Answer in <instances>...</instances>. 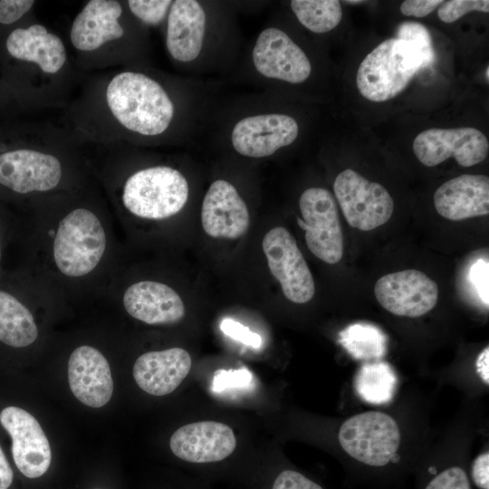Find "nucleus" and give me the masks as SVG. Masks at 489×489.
<instances>
[{"label": "nucleus", "instance_id": "nucleus-16", "mask_svg": "<svg viewBox=\"0 0 489 489\" xmlns=\"http://www.w3.org/2000/svg\"><path fill=\"white\" fill-rule=\"evenodd\" d=\"M170 449L182 460L211 463L229 456L236 446L233 429L216 421H199L177 429L170 437Z\"/></svg>", "mask_w": 489, "mask_h": 489}, {"label": "nucleus", "instance_id": "nucleus-31", "mask_svg": "<svg viewBox=\"0 0 489 489\" xmlns=\"http://www.w3.org/2000/svg\"><path fill=\"white\" fill-rule=\"evenodd\" d=\"M426 489H471L465 472L458 466L446 469L432 479Z\"/></svg>", "mask_w": 489, "mask_h": 489}, {"label": "nucleus", "instance_id": "nucleus-1", "mask_svg": "<svg viewBox=\"0 0 489 489\" xmlns=\"http://www.w3.org/2000/svg\"><path fill=\"white\" fill-rule=\"evenodd\" d=\"M104 102L113 121L143 136L162 134L174 117V104L162 85L137 72L113 75L105 87Z\"/></svg>", "mask_w": 489, "mask_h": 489}, {"label": "nucleus", "instance_id": "nucleus-12", "mask_svg": "<svg viewBox=\"0 0 489 489\" xmlns=\"http://www.w3.org/2000/svg\"><path fill=\"white\" fill-rule=\"evenodd\" d=\"M0 423L12 438L13 458L19 471L28 478L44 475L52 451L37 419L26 410L10 406L1 411Z\"/></svg>", "mask_w": 489, "mask_h": 489}, {"label": "nucleus", "instance_id": "nucleus-41", "mask_svg": "<svg viewBox=\"0 0 489 489\" xmlns=\"http://www.w3.org/2000/svg\"><path fill=\"white\" fill-rule=\"evenodd\" d=\"M345 3H347V4H358V3H363V1H361V0H359V1H357V0H355V1H345Z\"/></svg>", "mask_w": 489, "mask_h": 489}, {"label": "nucleus", "instance_id": "nucleus-19", "mask_svg": "<svg viewBox=\"0 0 489 489\" xmlns=\"http://www.w3.org/2000/svg\"><path fill=\"white\" fill-rule=\"evenodd\" d=\"M122 6L116 0H91L72 21L70 41L83 53H91L120 39L124 29L120 23Z\"/></svg>", "mask_w": 489, "mask_h": 489}, {"label": "nucleus", "instance_id": "nucleus-14", "mask_svg": "<svg viewBox=\"0 0 489 489\" xmlns=\"http://www.w3.org/2000/svg\"><path fill=\"white\" fill-rule=\"evenodd\" d=\"M298 133V124L289 115L259 114L240 120L232 130L231 140L239 154L264 158L292 144Z\"/></svg>", "mask_w": 489, "mask_h": 489}, {"label": "nucleus", "instance_id": "nucleus-25", "mask_svg": "<svg viewBox=\"0 0 489 489\" xmlns=\"http://www.w3.org/2000/svg\"><path fill=\"white\" fill-rule=\"evenodd\" d=\"M398 377L389 364L383 361L366 362L358 371L354 388L364 401L382 405L389 403L395 394Z\"/></svg>", "mask_w": 489, "mask_h": 489}, {"label": "nucleus", "instance_id": "nucleus-10", "mask_svg": "<svg viewBox=\"0 0 489 489\" xmlns=\"http://www.w3.org/2000/svg\"><path fill=\"white\" fill-rule=\"evenodd\" d=\"M413 151L427 167H434L454 158L460 166L468 168L485 159L489 142L482 131L473 127L431 128L415 138Z\"/></svg>", "mask_w": 489, "mask_h": 489}, {"label": "nucleus", "instance_id": "nucleus-23", "mask_svg": "<svg viewBox=\"0 0 489 489\" xmlns=\"http://www.w3.org/2000/svg\"><path fill=\"white\" fill-rule=\"evenodd\" d=\"M206 22V13L197 1L172 2L168 14L166 45L175 60L191 62L199 55Z\"/></svg>", "mask_w": 489, "mask_h": 489}, {"label": "nucleus", "instance_id": "nucleus-5", "mask_svg": "<svg viewBox=\"0 0 489 489\" xmlns=\"http://www.w3.org/2000/svg\"><path fill=\"white\" fill-rule=\"evenodd\" d=\"M63 168L56 155L0 137V187L19 195L47 192L61 183Z\"/></svg>", "mask_w": 489, "mask_h": 489}, {"label": "nucleus", "instance_id": "nucleus-35", "mask_svg": "<svg viewBox=\"0 0 489 489\" xmlns=\"http://www.w3.org/2000/svg\"><path fill=\"white\" fill-rule=\"evenodd\" d=\"M223 332L246 345L259 347L261 338L256 333L252 332L247 327L243 326L231 319H225L221 323Z\"/></svg>", "mask_w": 489, "mask_h": 489}, {"label": "nucleus", "instance_id": "nucleus-27", "mask_svg": "<svg viewBox=\"0 0 489 489\" xmlns=\"http://www.w3.org/2000/svg\"><path fill=\"white\" fill-rule=\"evenodd\" d=\"M291 7L299 22L313 33H327L340 22L342 11L337 0H292Z\"/></svg>", "mask_w": 489, "mask_h": 489}, {"label": "nucleus", "instance_id": "nucleus-37", "mask_svg": "<svg viewBox=\"0 0 489 489\" xmlns=\"http://www.w3.org/2000/svg\"><path fill=\"white\" fill-rule=\"evenodd\" d=\"M472 479L481 489H489V453L478 455L472 465Z\"/></svg>", "mask_w": 489, "mask_h": 489}, {"label": "nucleus", "instance_id": "nucleus-6", "mask_svg": "<svg viewBox=\"0 0 489 489\" xmlns=\"http://www.w3.org/2000/svg\"><path fill=\"white\" fill-rule=\"evenodd\" d=\"M338 437L349 455L372 466H383L392 461L400 444L397 422L379 411H367L348 418L340 426Z\"/></svg>", "mask_w": 489, "mask_h": 489}, {"label": "nucleus", "instance_id": "nucleus-15", "mask_svg": "<svg viewBox=\"0 0 489 489\" xmlns=\"http://www.w3.org/2000/svg\"><path fill=\"white\" fill-rule=\"evenodd\" d=\"M4 53L12 61L34 64L47 75L57 74L67 62L62 40L41 24L11 30L4 41Z\"/></svg>", "mask_w": 489, "mask_h": 489}, {"label": "nucleus", "instance_id": "nucleus-8", "mask_svg": "<svg viewBox=\"0 0 489 489\" xmlns=\"http://www.w3.org/2000/svg\"><path fill=\"white\" fill-rule=\"evenodd\" d=\"M303 220L298 225L305 230L309 250L319 259L334 264L343 255V236L339 211L332 194L322 187H310L299 200Z\"/></svg>", "mask_w": 489, "mask_h": 489}, {"label": "nucleus", "instance_id": "nucleus-26", "mask_svg": "<svg viewBox=\"0 0 489 489\" xmlns=\"http://www.w3.org/2000/svg\"><path fill=\"white\" fill-rule=\"evenodd\" d=\"M339 341L354 359L377 360L386 353L387 337L377 326L353 323L340 332Z\"/></svg>", "mask_w": 489, "mask_h": 489}, {"label": "nucleus", "instance_id": "nucleus-4", "mask_svg": "<svg viewBox=\"0 0 489 489\" xmlns=\"http://www.w3.org/2000/svg\"><path fill=\"white\" fill-rule=\"evenodd\" d=\"M188 184L180 171L154 166L136 171L125 181L121 200L134 216L152 220L177 214L188 198Z\"/></svg>", "mask_w": 489, "mask_h": 489}, {"label": "nucleus", "instance_id": "nucleus-9", "mask_svg": "<svg viewBox=\"0 0 489 489\" xmlns=\"http://www.w3.org/2000/svg\"><path fill=\"white\" fill-rule=\"evenodd\" d=\"M273 276L280 283L284 296L294 303H306L315 293L310 268L294 237L282 226L266 233L262 243Z\"/></svg>", "mask_w": 489, "mask_h": 489}, {"label": "nucleus", "instance_id": "nucleus-22", "mask_svg": "<svg viewBox=\"0 0 489 489\" xmlns=\"http://www.w3.org/2000/svg\"><path fill=\"white\" fill-rule=\"evenodd\" d=\"M434 206L452 221L488 215L489 177L465 174L447 180L434 193Z\"/></svg>", "mask_w": 489, "mask_h": 489}, {"label": "nucleus", "instance_id": "nucleus-43", "mask_svg": "<svg viewBox=\"0 0 489 489\" xmlns=\"http://www.w3.org/2000/svg\"><path fill=\"white\" fill-rule=\"evenodd\" d=\"M488 72H489V68L487 67V68H486V79H487V81L489 80V74H488Z\"/></svg>", "mask_w": 489, "mask_h": 489}, {"label": "nucleus", "instance_id": "nucleus-40", "mask_svg": "<svg viewBox=\"0 0 489 489\" xmlns=\"http://www.w3.org/2000/svg\"><path fill=\"white\" fill-rule=\"evenodd\" d=\"M489 348L486 347L477 357L476 371L484 383L489 384Z\"/></svg>", "mask_w": 489, "mask_h": 489}, {"label": "nucleus", "instance_id": "nucleus-20", "mask_svg": "<svg viewBox=\"0 0 489 489\" xmlns=\"http://www.w3.org/2000/svg\"><path fill=\"white\" fill-rule=\"evenodd\" d=\"M123 305L133 318L148 324H170L186 313L179 294L168 285L155 281H140L129 286Z\"/></svg>", "mask_w": 489, "mask_h": 489}, {"label": "nucleus", "instance_id": "nucleus-24", "mask_svg": "<svg viewBox=\"0 0 489 489\" xmlns=\"http://www.w3.org/2000/svg\"><path fill=\"white\" fill-rule=\"evenodd\" d=\"M37 337L38 328L29 309L12 293L0 290V341L22 348Z\"/></svg>", "mask_w": 489, "mask_h": 489}, {"label": "nucleus", "instance_id": "nucleus-18", "mask_svg": "<svg viewBox=\"0 0 489 489\" xmlns=\"http://www.w3.org/2000/svg\"><path fill=\"white\" fill-rule=\"evenodd\" d=\"M68 380L74 397L88 407L101 408L112 396L109 362L91 346H80L72 351L68 361Z\"/></svg>", "mask_w": 489, "mask_h": 489}, {"label": "nucleus", "instance_id": "nucleus-36", "mask_svg": "<svg viewBox=\"0 0 489 489\" xmlns=\"http://www.w3.org/2000/svg\"><path fill=\"white\" fill-rule=\"evenodd\" d=\"M442 0H406L400 5V12L406 16L425 17L440 6Z\"/></svg>", "mask_w": 489, "mask_h": 489}, {"label": "nucleus", "instance_id": "nucleus-33", "mask_svg": "<svg viewBox=\"0 0 489 489\" xmlns=\"http://www.w3.org/2000/svg\"><path fill=\"white\" fill-rule=\"evenodd\" d=\"M272 489H322L301 473L284 470L276 477Z\"/></svg>", "mask_w": 489, "mask_h": 489}, {"label": "nucleus", "instance_id": "nucleus-2", "mask_svg": "<svg viewBox=\"0 0 489 489\" xmlns=\"http://www.w3.org/2000/svg\"><path fill=\"white\" fill-rule=\"evenodd\" d=\"M433 62L412 41L387 39L360 62L356 75L358 90L371 101H388L406 89L418 70Z\"/></svg>", "mask_w": 489, "mask_h": 489}, {"label": "nucleus", "instance_id": "nucleus-13", "mask_svg": "<svg viewBox=\"0 0 489 489\" xmlns=\"http://www.w3.org/2000/svg\"><path fill=\"white\" fill-rule=\"evenodd\" d=\"M252 55L257 72L267 78L301 83L312 72L305 53L286 33L275 27L261 32Z\"/></svg>", "mask_w": 489, "mask_h": 489}, {"label": "nucleus", "instance_id": "nucleus-11", "mask_svg": "<svg viewBox=\"0 0 489 489\" xmlns=\"http://www.w3.org/2000/svg\"><path fill=\"white\" fill-rule=\"evenodd\" d=\"M379 304L402 317L417 318L430 312L438 299L437 284L417 270H404L380 277L374 287Z\"/></svg>", "mask_w": 489, "mask_h": 489}, {"label": "nucleus", "instance_id": "nucleus-30", "mask_svg": "<svg viewBox=\"0 0 489 489\" xmlns=\"http://www.w3.org/2000/svg\"><path fill=\"white\" fill-rule=\"evenodd\" d=\"M397 38L417 43L433 60L435 52L428 30L419 23L405 22L398 26Z\"/></svg>", "mask_w": 489, "mask_h": 489}, {"label": "nucleus", "instance_id": "nucleus-28", "mask_svg": "<svg viewBox=\"0 0 489 489\" xmlns=\"http://www.w3.org/2000/svg\"><path fill=\"white\" fill-rule=\"evenodd\" d=\"M130 12L149 25H158L166 17L172 5L170 0H129Z\"/></svg>", "mask_w": 489, "mask_h": 489}, {"label": "nucleus", "instance_id": "nucleus-17", "mask_svg": "<svg viewBox=\"0 0 489 489\" xmlns=\"http://www.w3.org/2000/svg\"><path fill=\"white\" fill-rule=\"evenodd\" d=\"M201 224L213 238L237 239L246 233L249 211L231 183L216 179L210 185L202 204Z\"/></svg>", "mask_w": 489, "mask_h": 489}, {"label": "nucleus", "instance_id": "nucleus-29", "mask_svg": "<svg viewBox=\"0 0 489 489\" xmlns=\"http://www.w3.org/2000/svg\"><path fill=\"white\" fill-rule=\"evenodd\" d=\"M478 11L489 12L488 0H449L444 1L439 6L437 15L441 21L446 24L453 23L464 14Z\"/></svg>", "mask_w": 489, "mask_h": 489}, {"label": "nucleus", "instance_id": "nucleus-21", "mask_svg": "<svg viewBox=\"0 0 489 489\" xmlns=\"http://www.w3.org/2000/svg\"><path fill=\"white\" fill-rule=\"evenodd\" d=\"M191 366V356L182 348L149 351L135 361L133 377L137 385L145 392L153 396H165L181 384Z\"/></svg>", "mask_w": 489, "mask_h": 489}, {"label": "nucleus", "instance_id": "nucleus-34", "mask_svg": "<svg viewBox=\"0 0 489 489\" xmlns=\"http://www.w3.org/2000/svg\"><path fill=\"white\" fill-rule=\"evenodd\" d=\"M469 279L483 304L488 308V262L476 261L470 268Z\"/></svg>", "mask_w": 489, "mask_h": 489}, {"label": "nucleus", "instance_id": "nucleus-42", "mask_svg": "<svg viewBox=\"0 0 489 489\" xmlns=\"http://www.w3.org/2000/svg\"><path fill=\"white\" fill-rule=\"evenodd\" d=\"M2 258V242H1V234H0V262Z\"/></svg>", "mask_w": 489, "mask_h": 489}, {"label": "nucleus", "instance_id": "nucleus-7", "mask_svg": "<svg viewBox=\"0 0 489 489\" xmlns=\"http://www.w3.org/2000/svg\"><path fill=\"white\" fill-rule=\"evenodd\" d=\"M333 190L348 224L359 230L370 231L387 223L394 210L388 191L352 169L341 171Z\"/></svg>", "mask_w": 489, "mask_h": 489}, {"label": "nucleus", "instance_id": "nucleus-39", "mask_svg": "<svg viewBox=\"0 0 489 489\" xmlns=\"http://www.w3.org/2000/svg\"><path fill=\"white\" fill-rule=\"evenodd\" d=\"M13 470L0 446V489H8L13 482Z\"/></svg>", "mask_w": 489, "mask_h": 489}, {"label": "nucleus", "instance_id": "nucleus-32", "mask_svg": "<svg viewBox=\"0 0 489 489\" xmlns=\"http://www.w3.org/2000/svg\"><path fill=\"white\" fill-rule=\"evenodd\" d=\"M33 0H1L0 24L12 25L17 23L34 6Z\"/></svg>", "mask_w": 489, "mask_h": 489}, {"label": "nucleus", "instance_id": "nucleus-3", "mask_svg": "<svg viewBox=\"0 0 489 489\" xmlns=\"http://www.w3.org/2000/svg\"><path fill=\"white\" fill-rule=\"evenodd\" d=\"M104 227L92 211L78 207L59 223L53 256L57 269L65 276L82 277L100 264L106 250Z\"/></svg>", "mask_w": 489, "mask_h": 489}, {"label": "nucleus", "instance_id": "nucleus-38", "mask_svg": "<svg viewBox=\"0 0 489 489\" xmlns=\"http://www.w3.org/2000/svg\"><path fill=\"white\" fill-rule=\"evenodd\" d=\"M234 374L228 377L225 371H221V375H216L214 379V388L220 389L229 385H236V382L244 384L245 381H249L245 380L246 379H251L249 372L245 369L235 371Z\"/></svg>", "mask_w": 489, "mask_h": 489}]
</instances>
